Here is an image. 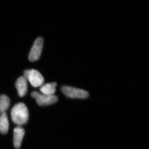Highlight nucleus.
<instances>
[{
    "label": "nucleus",
    "mask_w": 149,
    "mask_h": 149,
    "mask_svg": "<svg viewBox=\"0 0 149 149\" xmlns=\"http://www.w3.org/2000/svg\"><path fill=\"white\" fill-rule=\"evenodd\" d=\"M12 120L18 125L27 123L29 119V111L27 106L23 103H19L14 106L11 111Z\"/></svg>",
    "instance_id": "nucleus-1"
},
{
    "label": "nucleus",
    "mask_w": 149,
    "mask_h": 149,
    "mask_svg": "<svg viewBox=\"0 0 149 149\" xmlns=\"http://www.w3.org/2000/svg\"><path fill=\"white\" fill-rule=\"evenodd\" d=\"M61 91L65 96L71 99H86L89 96L86 91L69 86L62 87Z\"/></svg>",
    "instance_id": "nucleus-2"
},
{
    "label": "nucleus",
    "mask_w": 149,
    "mask_h": 149,
    "mask_svg": "<svg viewBox=\"0 0 149 149\" xmlns=\"http://www.w3.org/2000/svg\"><path fill=\"white\" fill-rule=\"evenodd\" d=\"M24 77L30 82L34 87L42 86L44 83V77L38 70L34 69L26 70L24 72Z\"/></svg>",
    "instance_id": "nucleus-3"
},
{
    "label": "nucleus",
    "mask_w": 149,
    "mask_h": 149,
    "mask_svg": "<svg viewBox=\"0 0 149 149\" xmlns=\"http://www.w3.org/2000/svg\"><path fill=\"white\" fill-rule=\"evenodd\" d=\"M31 95L36 100L37 104L42 106L54 104L58 101V97L55 95L44 94L35 91L32 92Z\"/></svg>",
    "instance_id": "nucleus-4"
},
{
    "label": "nucleus",
    "mask_w": 149,
    "mask_h": 149,
    "mask_svg": "<svg viewBox=\"0 0 149 149\" xmlns=\"http://www.w3.org/2000/svg\"><path fill=\"white\" fill-rule=\"evenodd\" d=\"M43 44L44 40L42 37L37 38L29 56V59L31 61H35L39 59L42 52Z\"/></svg>",
    "instance_id": "nucleus-5"
},
{
    "label": "nucleus",
    "mask_w": 149,
    "mask_h": 149,
    "mask_svg": "<svg viewBox=\"0 0 149 149\" xmlns=\"http://www.w3.org/2000/svg\"><path fill=\"white\" fill-rule=\"evenodd\" d=\"M25 133V130L22 127H17L15 128L14 130V145L15 148L19 149L20 147Z\"/></svg>",
    "instance_id": "nucleus-6"
},
{
    "label": "nucleus",
    "mask_w": 149,
    "mask_h": 149,
    "mask_svg": "<svg viewBox=\"0 0 149 149\" xmlns=\"http://www.w3.org/2000/svg\"><path fill=\"white\" fill-rule=\"evenodd\" d=\"M16 87L19 97H23L26 94L28 90V86L27 80L24 76H21L17 80Z\"/></svg>",
    "instance_id": "nucleus-7"
},
{
    "label": "nucleus",
    "mask_w": 149,
    "mask_h": 149,
    "mask_svg": "<svg viewBox=\"0 0 149 149\" xmlns=\"http://www.w3.org/2000/svg\"><path fill=\"white\" fill-rule=\"evenodd\" d=\"M9 129V121L6 113L1 114L0 116V132L2 134H6Z\"/></svg>",
    "instance_id": "nucleus-8"
},
{
    "label": "nucleus",
    "mask_w": 149,
    "mask_h": 149,
    "mask_svg": "<svg viewBox=\"0 0 149 149\" xmlns=\"http://www.w3.org/2000/svg\"><path fill=\"white\" fill-rule=\"evenodd\" d=\"M56 83H47L41 86L40 91L44 94L54 95L56 91Z\"/></svg>",
    "instance_id": "nucleus-9"
},
{
    "label": "nucleus",
    "mask_w": 149,
    "mask_h": 149,
    "mask_svg": "<svg viewBox=\"0 0 149 149\" xmlns=\"http://www.w3.org/2000/svg\"><path fill=\"white\" fill-rule=\"evenodd\" d=\"M10 99L7 96L2 95L0 96V114L6 113L10 105Z\"/></svg>",
    "instance_id": "nucleus-10"
}]
</instances>
